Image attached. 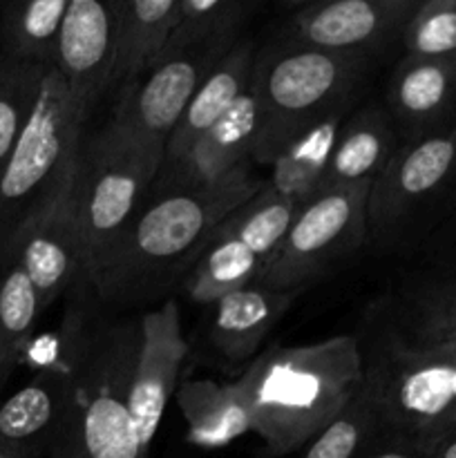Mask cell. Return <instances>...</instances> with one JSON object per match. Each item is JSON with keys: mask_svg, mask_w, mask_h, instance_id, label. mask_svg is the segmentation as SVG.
I'll use <instances>...</instances> for the list:
<instances>
[{"mask_svg": "<svg viewBox=\"0 0 456 458\" xmlns=\"http://www.w3.org/2000/svg\"><path fill=\"white\" fill-rule=\"evenodd\" d=\"M85 295L72 298L54 338L49 367H61L67 398L47 458H148L130 416L139 318L89 313Z\"/></svg>", "mask_w": 456, "mask_h": 458, "instance_id": "cell-1", "label": "cell"}, {"mask_svg": "<svg viewBox=\"0 0 456 458\" xmlns=\"http://www.w3.org/2000/svg\"><path fill=\"white\" fill-rule=\"evenodd\" d=\"M264 182L246 165L213 186L150 197L92 282L94 298L103 307L130 309L164 295Z\"/></svg>", "mask_w": 456, "mask_h": 458, "instance_id": "cell-2", "label": "cell"}, {"mask_svg": "<svg viewBox=\"0 0 456 458\" xmlns=\"http://www.w3.org/2000/svg\"><path fill=\"white\" fill-rule=\"evenodd\" d=\"M362 352L356 334L298 347L271 344L235 380L253 434L268 456L300 452L362 389Z\"/></svg>", "mask_w": 456, "mask_h": 458, "instance_id": "cell-3", "label": "cell"}, {"mask_svg": "<svg viewBox=\"0 0 456 458\" xmlns=\"http://www.w3.org/2000/svg\"><path fill=\"white\" fill-rule=\"evenodd\" d=\"M376 58L331 54L277 36L258 49L250 88L258 98V139L250 161L275 157L322 119L362 101Z\"/></svg>", "mask_w": 456, "mask_h": 458, "instance_id": "cell-4", "label": "cell"}, {"mask_svg": "<svg viewBox=\"0 0 456 458\" xmlns=\"http://www.w3.org/2000/svg\"><path fill=\"white\" fill-rule=\"evenodd\" d=\"M358 335L362 389L380 429L410 438L425 452L456 429V343L411 349Z\"/></svg>", "mask_w": 456, "mask_h": 458, "instance_id": "cell-5", "label": "cell"}, {"mask_svg": "<svg viewBox=\"0 0 456 458\" xmlns=\"http://www.w3.org/2000/svg\"><path fill=\"white\" fill-rule=\"evenodd\" d=\"M456 188V123L401 143L367 197V246L402 253L441 228Z\"/></svg>", "mask_w": 456, "mask_h": 458, "instance_id": "cell-6", "label": "cell"}, {"mask_svg": "<svg viewBox=\"0 0 456 458\" xmlns=\"http://www.w3.org/2000/svg\"><path fill=\"white\" fill-rule=\"evenodd\" d=\"M161 161L114 119L83 141L76 174V219L89 286L152 195Z\"/></svg>", "mask_w": 456, "mask_h": 458, "instance_id": "cell-7", "label": "cell"}, {"mask_svg": "<svg viewBox=\"0 0 456 458\" xmlns=\"http://www.w3.org/2000/svg\"><path fill=\"white\" fill-rule=\"evenodd\" d=\"M88 119L61 74L49 67L34 110L0 177V253L18 226L74 168Z\"/></svg>", "mask_w": 456, "mask_h": 458, "instance_id": "cell-8", "label": "cell"}, {"mask_svg": "<svg viewBox=\"0 0 456 458\" xmlns=\"http://www.w3.org/2000/svg\"><path fill=\"white\" fill-rule=\"evenodd\" d=\"M371 183L317 192L295 210L280 249L264 262L258 284L298 291L334 271L367 246V197Z\"/></svg>", "mask_w": 456, "mask_h": 458, "instance_id": "cell-9", "label": "cell"}, {"mask_svg": "<svg viewBox=\"0 0 456 458\" xmlns=\"http://www.w3.org/2000/svg\"><path fill=\"white\" fill-rule=\"evenodd\" d=\"M434 242V240H432ZM367 307L360 335L411 349L456 343V235Z\"/></svg>", "mask_w": 456, "mask_h": 458, "instance_id": "cell-10", "label": "cell"}, {"mask_svg": "<svg viewBox=\"0 0 456 458\" xmlns=\"http://www.w3.org/2000/svg\"><path fill=\"white\" fill-rule=\"evenodd\" d=\"M76 174L79 161L52 195L18 226L0 253V262L12 258L21 264L43 311L63 295L92 293L76 219Z\"/></svg>", "mask_w": 456, "mask_h": 458, "instance_id": "cell-11", "label": "cell"}, {"mask_svg": "<svg viewBox=\"0 0 456 458\" xmlns=\"http://www.w3.org/2000/svg\"><path fill=\"white\" fill-rule=\"evenodd\" d=\"M237 45V43H235ZM235 45L197 47L165 56L121 89L114 119L148 155L164 161L165 143L199 85Z\"/></svg>", "mask_w": 456, "mask_h": 458, "instance_id": "cell-12", "label": "cell"}, {"mask_svg": "<svg viewBox=\"0 0 456 458\" xmlns=\"http://www.w3.org/2000/svg\"><path fill=\"white\" fill-rule=\"evenodd\" d=\"M420 0H317L286 21L282 38L347 56H383L401 45Z\"/></svg>", "mask_w": 456, "mask_h": 458, "instance_id": "cell-13", "label": "cell"}, {"mask_svg": "<svg viewBox=\"0 0 456 458\" xmlns=\"http://www.w3.org/2000/svg\"><path fill=\"white\" fill-rule=\"evenodd\" d=\"M188 358V340L174 300L139 316V349L130 385V416L143 456H150L152 441L170 398L179 387L182 365Z\"/></svg>", "mask_w": 456, "mask_h": 458, "instance_id": "cell-14", "label": "cell"}, {"mask_svg": "<svg viewBox=\"0 0 456 458\" xmlns=\"http://www.w3.org/2000/svg\"><path fill=\"white\" fill-rule=\"evenodd\" d=\"M116 65V3L70 0L58 36L54 70L85 114L112 88Z\"/></svg>", "mask_w": 456, "mask_h": 458, "instance_id": "cell-15", "label": "cell"}, {"mask_svg": "<svg viewBox=\"0 0 456 458\" xmlns=\"http://www.w3.org/2000/svg\"><path fill=\"white\" fill-rule=\"evenodd\" d=\"M258 125V98L253 88H249L213 128L197 139L182 161L159 170L150 197L213 186L235 170L250 165Z\"/></svg>", "mask_w": 456, "mask_h": 458, "instance_id": "cell-16", "label": "cell"}, {"mask_svg": "<svg viewBox=\"0 0 456 458\" xmlns=\"http://www.w3.org/2000/svg\"><path fill=\"white\" fill-rule=\"evenodd\" d=\"M383 103L401 143L450 128L456 123V56H402Z\"/></svg>", "mask_w": 456, "mask_h": 458, "instance_id": "cell-17", "label": "cell"}, {"mask_svg": "<svg viewBox=\"0 0 456 458\" xmlns=\"http://www.w3.org/2000/svg\"><path fill=\"white\" fill-rule=\"evenodd\" d=\"M298 295L259 284L224 295L210 304V344L231 365H249Z\"/></svg>", "mask_w": 456, "mask_h": 458, "instance_id": "cell-18", "label": "cell"}, {"mask_svg": "<svg viewBox=\"0 0 456 458\" xmlns=\"http://www.w3.org/2000/svg\"><path fill=\"white\" fill-rule=\"evenodd\" d=\"M401 148V134L383 101L358 103L340 128L320 192L371 183Z\"/></svg>", "mask_w": 456, "mask_h": 458, "instance_id": "cell-19", "label": "cell"}, {"mask_svg": "<svg viewBox=\"0 0 456 458\" xmlns=\"http://www.w3.org/2000/svg\"><path fill=\"white\" fill-rule=\"evenodd\" d=\"M255 58H258V45L250 40H240L222 61L215 65V70L206 76L204 83L195 92L192 101L188 103L186 112L179 119L177 128L170 134L164 150L161 168L174 165L188 155L197 139L213 128L241 94L249 92L250 81H253ZM159 168V170H161Z\"/></svg>", "mask_w": 456, "mask_h": 458, "instance_id": "cell-20", "label": "cell"}, {"mask_svg": "<svg viewBox=\"0 0 456 458\" xmlns=\"http://www.w3.org/2000/svg\"><path fill=\"white\" fill-rule=\"evenodd\" d=\"M65 376L61 367L40 369L9 398L0 401V445L30 458L49 454L65 414Z\"/></svg>", "mask_w": 456, "mask_h": 458, "instance_id": "cell-21", "label": "cell"}, {"mask_svg": "<svg viewBox=\"0 0 456 458\" xmlns=\"http://www.w3.org/2000/svg\"><path fill=\"white\" fill-rule=\"evenodd\" d=\"M116 65L112 88H128L164 58L179 0H114Z\"/></svg>", "mask_w": 456, "mask_h": 458, "instance_id": "cell-22", "label": "cell"}, {"mask_svg": "<svg viewBox=\"0 0 456 458\" xmlns=\"http://www.w3.org/2000/svg\"><path fill=\"white\" fill-rule=\"evenodd\" d=\"M179 411L188 428V443L206 450L231 445L253 432L250 414L235 380L215 383L210 378L186 380L174 392Z\"/></svg>", "mask_w": 456, "mask_h": 458, "instance_id": "cell-23", "label": "cell"}, {"mask_svg": "<svg viewBox=\"0 0 456 458\" xmlns=\"http://www.w3.org/2000/svg\"><path fill=\"white\" fill-rule=\"evenodd\" d=\"M351 110L353 107L334 112L307 132L298 134L271 164V177L266 182L298 208L320 192L340 128Z\"/></svg>", "mask_w": 456, "mask_h": 458, "instance_id": "cell-24", "label": "cell"}, {"mask_svg": "<svg viewBox=\"0 0 456 458\" xmlns=\"http://www.w3.org/2000/svg\"><path fill=\"white\" fill-rule=\"evenodd\" d=\"M70 0H16L0 9V58L54 67Z\"/></svg>", "mask_w": 456, "mask_h": 458, "instance_id": "cell-25", "label": "cell"}, {"mask_svg": "<svg viewBox=\"0 0 456 458\" xmlns=\"http://www.w3.org/2000/svg\"><path fill=\"white\" fill-rule=\"evenodd\" d=\"M264 262L235 237L217 228L190 271L183 276L182 286L188 300L210 307L224 295L258 284Z\"/></svg>", "mask_w": 456, "mask_h": 458, "instance_id": "cell-26", "label": "cell"}, {"mask_svg": "<svg viewBox=\"0 0 456 458\" xmlns=\"http://www.w3.org/2000/svg\"><path fill=\"white\" fill-rule=\"evenodd\" d=\"M259 4L255 0H179L165 56L197 47L240 43V31Z\"/></svg>", "mask_w": 456, "mask_h": 458, "instance_id": "cell-27", "label": "cell"}, {"mask_svg": "<svg viewBox=\"0 0 456 458\" xmlns=\"http://www.w3.org/2000/svg\"><path fill=\"white\" fill-rule=\"evenodd\" d=\"M38 295L16 259L0 262V392L25 358L38 322Z\"/></svg>", "mask_w": 456, "mask_h": 458, "instance_id": "cell-28", "label": "cell"}, {"mask_svg": "<svg viewBox=\"0 0 456 458\" xmlns=\"http://www.w3.org/2000/svg\"><path fill=\"white\" fill-rule=\"evenodd\" d=\"M295 210L298 206L293 201L286 199L271 183L264 182L258 195L246 201L241 208H237L219 226V231L235 237L246 249L253 250L262 262H266L280 249L282 240L289 233Z\"/></svg>", "mask_w": 456, "mask_h": 458, "instance_id": "cell-29", "label": "cell"}, {"mask_svg": "<svg viewBox=\"0 0 456 458\" xmlns=\"http://www.w3.org/2000/svg\"><path fill=\"white\" fill-rule=\"evenodd\" d=\"M47 70L0 58V177L34 110Z\"/></svg>", "mask_w": 456, "mask_h": 458, "instance_id": "cell-30", "label": "cell"}, {"mask_svg": "<svg viewBox=\"0 0 456 458\" xmlns=\"http://www.w3.org/2000/svg\"><path fill=\"white\" fill-rule=\"evenodd\" d=\"M378 429L380 423L371 401L365 389H360L351 403L298 452V458H356Z\"/></svg>", "mask_w": 456, "mask_h": 458, "instance_id": "cell-31", "label": "cell"}, {"mask_svg": "<svg viewBox=\"0 0 456 458\" xmlns=\"http://www.w3.org/2000/svg\"><path fill=\"white\" fill-rule=\"evenodd\" d=\"M401 47L402 56H456V0H420Z\"/></svg>", "mask_w": 456, "mask_h": 458, "instance_id": "cell-32", "label": "cell"}, {"mask_svg": "<svg viewBox=\"0 0 456 458\" xmlns=\"http://www.w3.org/2000/svg\"><path fill=\"white\" fill-rule=\"evenodd\" d=\"M356 458H429L423 447L411 443L410 438L378 429L374 438L367 443Z\"/></svg>", "mask_w": 456, "mask_h": 458, "instance_id": "cell-33", "label": "cell"}, {"mask_svg": "<svg viewBox=\"0 0 456 458\" xmlns=\"http://www.w3.org/2000/svg\"><path fill=\"white\" fill-rule=\"evenodd\" d=\"M450 235H456V188L454 192H452L450 206H447V213H445V219H443L441 228H438L429 240H438V237H450Z\"/></svg>", "mask_w": 456, "mask_h": 458, "instance_id": "cell-34", "label": "cell"}, {"mask_svg": "<svg viewBox=\"0 0 456 458\" xmlns=\"http://www.w3.org/2000/svg\"><path fill=\"white\" fill-rule=\"evenodd\" d=\"M429 458H456V429L452 434H447L445 438L436 443L432 450L427 452Z\"/></svg>", "mask_w": 456, "mask_h": 458, "instance_id": "cell-35", "label": "cell"}, {"mask_svg": "<svg viewBox=\"0 0 456 458\" xmlns=\"http://www.w3.org/2000/svg\"><path fill=\"white\" fill-rule=\"evenodd\" d=\"M0 458H30V456H27L25 452L13 450V447H4V445H0Z\"/></svg>", "mask_w": 456, "mask_h": 458, "instance_id": "cell-36", "label": "cell"}, {"mask_svg": "<svg viewBox=\"0 0 456 458\" xmlns=\"http://www.w3.org/2000/svg\"><path fill=\"white\" fill-rule=\"evenodd\" d=\"M0 9H3V3H0Z\"/></svg>", "mask_w": 456, "mask_h": 458, "instance_id": "cell-37", "label": "cell"}]
</instances>
